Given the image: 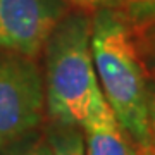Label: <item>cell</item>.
Segmentation results:
<instances>
[{"label":"cell","instance_id":"cell-1","mask_svg":"<svg viewBox=\"0 0 155 155\" xmlns=\"http://www.w3.org/2000/svg\"><path fill=\"white\" fill-rule=\"evenodd\" d=\"M90 47L102 93L117 122L136 147V155H155L147 124L148 86L145 69L121 12L102 7L95 14Z\"/></svg>","mask_w":155,"mask_h":155},{"label":"cell","instance_id":"cell-2","mask_svg":"<svg viewBox=\"0 0 155 155\" xmlns=\"http://www.w3.org/2000/svg\"><path fill=\"white\" fill-rule=\"evenodd\" d=\"M91 21L74 14L57 22L47 40L45 104L54 124L81 127L107 100L90 47Z\"/></svg>","mask_w":155,"mask_h":155},{"label":"cell","instance_id":"cell-3","mask_svg":"<svg viewBox=\"0 0 155 155\" xmlns=\"http://www.w3.org/2000/svg\"><path fill=\"white\" fill-rule=\"evenodd\" d=\"M45 86L36 64L24 57L0 62V148L33 131L43 119Z\"/></svg>","mask_w":155,"mask_h":155},{"label":"cell","instance_id":"cell-4","mask_svg":"<svg viewBox=\"0 0 155 155\" xmlns=\"http://www.w3.org/2000/svg\"><path fill=\"white\" fill-rule=\"evenodd\" d=\"M61 17L59 0H0V48L36 55Z\"/></svg>","mask_w":155,"mask_h":155},{"label":"cell","instance_id":"cell-5","mask_svg":"<svg viewBox=\"0 0 155 155\" xmlns=\"http://www.w3.org/2000/svg\"><path fill=\"white\" fill-rule=\"evenodd\" d=\"M81 131L86 155H136V147L107 102L84 121Z\"/></svg>","mask_w":155,"mask_h":155},{"label":"cell","instance_id":"cell-6","mask_svg":"<svg viewBox=\"0 0 155 155\" xmlns=\"http://www.w3.org/2000/svg\"><path fill=\"white\" fill-rule=\"evenodd\" d=\"M45 138L54 155H86L83 131L78 126L54 124Z\"/></svg>","mask_w":155,"mask_h":155},{"label":"cell","instance_id":"cell-7","mask_svg":"<svg viewBox=\"0 0 155 155\" xmlns=\"http://www.w3.org/2000/svg\"><path fill=\"white\" fill-rule=\"evenodd\" d=\"M0 155H54L47 138L35 136L31 138L29 134L12 141L0 148Z\"/></svg>","mask_w":155,"mask_h":155},{"label":"cell","instance_id":"cell-8","mask_svg":"<svg viewBox=\"0 0 155 155\" xmlns=\"http://www.w3.org/2000/svg\"><path fill=\"white\" fill-rule=\"evenodd\" d=\"M129 16L138 26H152L155 24V0L148 2H133L129 7Z\"/></svg>","mask_w":155,"mask_h":155},{"label":"cell","instance_id":"cell-9","mask_svg":"<svg viewBox=\"0 0 155 155\" xmlns=\"http://www.w3.org/2000/svg\"><path fill=\"white\" fill-rule=\"evenodd\" d=\"M147 124H148V138L152 148L155 150V86L148 88V98H147Z\"/></svg>","mask_w":155,"mask_h":155},{"label":"cell","instance_id":"cell-10","mask_svg":"<svg viewBox=\"0 0 155 155\" xmlns=\"http://www.w3.org/2000/svg\"><path fill=\"white\" fill-rule=\"evenodd\" d=\"M72 4H78V5L83 7H114L117 4H121L122 0H69Z\"/></svg>","mask_w":155,"mask_h":155},{"label":"cell","instance_id":"cell-11","mask_svg":"<svg viewBox=\"0 0 155 155\" xmlns=\"http://www.w3.org/2000/svg\"><path fill=\"white\" fill-rule=\"evenodd\" d=\"M147 28L150 29V36H152V41H153V48H155V24H152V26H147Z\"/></svg>","mask_w":155,"mask_h":155},{"label":"cell","instance_id":"cell-12","mask_svg":"<svg viewBox=\"0 0 155 155\" xmlns=\"http://www.w3.org/2000/svg\"><path fill=\"white\" fill-rule=\"evenodd\" d=\"M129 2L133 4V2H148V0H129Z\"/></svg>","mask_w":155,"mask_h":155}]
</instances>
